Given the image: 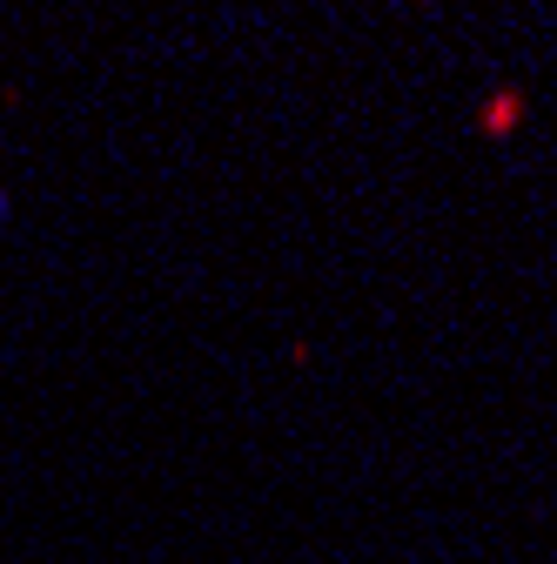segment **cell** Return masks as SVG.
<instances>
[{
  "instance_id": "6da1fadb",
  "label": "cell",
  "mask_w": 557,
  "mask_h": 564,
  "mask_svg": "<svg viewBox=\"0 0 557 564\" xmlns=\"http://www.w3.org/2000/svg\"><path fill=\"white\" fill-rule=\"evenodd\" d=\"M524 121H531V88L524 82H491L483 101H477V115H470L477 141H511Z\"/></svg>"
},
{
  "instance_id": "7a4b0ae2",
  "label": "cell",
  "mask_w": 557,
  "mask_h": 564,
  "mask_svg": "<svg viewBox=\"0 0 557 564\" xmlns=\"http://www.w3.org/2000/svg\"><path fill=\"white\" fill-rule=\"evenodd\" d=\"M8 223H14V202H8V195H0V229H8Z\"/></svg>"
}]
</instances>
